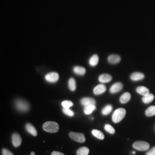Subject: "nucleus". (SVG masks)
I'll use <instances>...</instances> for the list:
<instances>
[{"instance_id":"nucleus-20","label":"nucleus","mask_w":155,"mask_h":155,"mask_svg":"<svg viewBox=\"0 0 155 155\" xmlns=\"http://www.w3.org/2000/svg\"><path fill=\"white\" fill-rule=\"evenodd\" d=\"M99 61V57L97 55H94L92 56L90 60H89V64L90 66L94 67L97 66Z\"/></svg>"},{"instance_id":"nucleus-2","label":"nucleus","mask_w":155,"mask_h":155,"mask_svg":"<svg viewBox=\"0 0 155 155\" xmlns=\"http://www.w3.org/2000/svg\"><path fill=\"white\" fill-rule=\"evenodd\" d=\"M127 111L124 108L117 109L112 115V121L114 123H118L121 122L126 115Z\"/></svg>"},{"instance_id":"nucleus-10","label":"nucleus","mask_w":155,"mask_h":155,"mask_svg":"<svg viewBox=\"0 0 155 155\" xmlns=\"http://www.w3.org/2000/svg\"><path fill=\"white\" fill-rule=\"evenodd\" d=\"M81 103L84 106H86L91 105H95L96 101L92 98L86 97V98H83L81 100Z\"/></svg>"},{"instance_id":"nucleus-22","label":"nucleus","mask_w":155,"mask_h":155,"mask_svg":"<svg viewBox=\"0 0 155 155\" xmlns=\"http://www.w3.org/2000/svg\"><path fill=\"white\" fill-rule=\"evenodd\" d=\"M89 149L87 147H83L79 148L77 150V155H88L89 153Z\"/></svg>"},{"instance_id":"nucleus-7","label":"nucleus","mask_w":155,"mask_h":155,"mask_svg":"<svg viewBox=\"0 0 155 155\" xmlns=\"http://www.w3.org/2000/svg\"><path fill=\"white\" fill-rule=\"evenodd\" d=\"M12 144L15 147H18L22 143V139L20 135L17 133H14L12 136Z\"/></svg>"},{"instance_id":"nucleus-16","label":"nucleus","mask_w":155,"mask_h":155,"mask_svg":"<svg viewBox=\"0 0 155 155\" xmlns=\"http://www.w3.org/2000/svg\"><path fill=\"white\" fill-rule=\"evenodd\" d=\"M136 91L140 95L143 96L150 94V90L147 87L145 86H139L136 89Z\"/></svg>"},{"instance_id":"nucleus-21","label":"nucleus","mask_w":155,"mask_h":155,"mask_svg":"<svg viewBox=\"0 0 155 155\" xmlns=\"http://www.w3.org/2000/svg\"><path fill=\"white\" fill-rule=\"evenodd\" d=\"M91 133L93 134V135L94 137H95L96 138L100 140H104L105 139V136L104 134V133L102 132H101L99 130H97V129H94L92 130Z\"/></svg>"},{"instance_id":"nucleus-14","label":"nucleus","mask_w":155,"mask_h":155,"mask_svg":"<svg viewBox=\"0 0 155 155\" xmlns=\"http://www.w3.org/2000/svg\"><path fill=\"white\" fill-rule=\"evenodd\" d=\"M131 99V95L129 93H125L122 94L120 98V101L122 104H125L128 102Z\"/></svg>"},{"instance_id":"nucleus-31","label":"nucleus","mask_w":155,"mask_h":155,"mask_svg":"<svg viewBox=\"0 0 155 155\" xmlns=\"http://www.w3.org/2000/svg\"><path fill=\"white\" fill-rule=\"evenodd\" d=\"M51 155H65L64 153L60 152H58V151H54L53 152H52Z\"/></svg>"},{"instance_id":"nucleus-24","label":"nucleus","mask_w":155,"mask_h":155,"mask_svg":"<svg viewBox=\"0 0 155 155\" xmlns=\"http://www.w3.org/2000/svg\"><path fill=\"white\" fill-rule=\"evenodd\" d=\"M113 110V106L111 105L105 106L102 110V114L104 116H107Z\"/></svg>"},{"instance_id":"nucleus-30","label":"nucleus","mask_w":155,"mask_h":155,"mask_svg":"<svg viewBox=\"0 0 155 155\" xmlns=\"http://www.w3.org/2000/svg\"><path fill=\"white\" fill-rule=\"evenodd\" d=\"M145 155H155V147L147 151Z\"/></svg>"},{"instance_id":"nucleus-26","label":"nucleus","mask_w":155,"mask_h":155,"mask_svg":"<svg viewBox=\"0 0 155 155\" xmlns=\"http://www.w3.org/2000/svg\"><path fill=\"white\" fill-rule=\"evenodd\" d=\"M104 128L106 131L108 133H110L111 134H113L115 133V129L109 124H106Z\"/></svg>"},{"instance_id":"nucleus-18","label":"nucleus","mask_w":155,"mask_h":155,"mask_svg":"<svg viewBox=\"0 0 155 155\" xmlns=\"http://www.w3.org/2000/svg\"><path fill=\"white\" fill-rule=\"evenodd\" d=\"M74 72L79 75H83L86 74V69L82 66H75L73 68Z\"/></svg>"},{"instance_id":"nucleus-11","label":"nucleus","mask_w":155,"mask_h":155,"mask_svg":"<svg viewBox=\"0 0 155 155\" xmlns=\"http://www.w3.org/2000/svg\"><path fill=\"white\" fill-rule=\"evenodd\" d=\"M25 129L28 133L31 134L33 136H36L38 135V131L36 129L31 123H27L25 125Z\"/></svg>"},{"instance_id":"nucleus-3","label":"nucleus","mask_w":155,"mask_h":155,"mask_svg":"<svg viewBox=\"0 0 155 155\" xmlns=\"http://www.w3.org/2000/svg\"><path fill=\"white\" fill-rule=\"evenodd\" d=\"M15 107L17 110L20 112H27L29 110V104L25 100L21 99H18L16 100L15 103Z\"/></svg>"},{"instance_id":"nucleus-13","label":"nucleus","mask_w":155,"mask_h":155,"mask_svg":"<svg viewBox=\"0 0 155 155\" xmlns=\"http://www.w3.org/2000/svg\"><path fill=\"white\" fill-rule=\"evenodd\" d=\"M145 78L144 74L141 72H134L130 75V79L133 81H137L143 79Z\"/></svg>"},{"instance_id":"nucleus-17","label":"nucleus","mask_w":155,"mask_h":155,"mask_svg":"<svg viewBox=\"0 0 155 155\" xmlns=\"http://www.w3.org/2000/svg\"><path fill=\"white\" fill-rule=\"evenodd\" d=\"M154 99H155V96L153 95V94L150 93L147 95L143 96V97L142 98V101L144 104H148L150 102H152L154 100Z\"/></svg>"},{"instance_id":"nucleus-33","label":"nucleus","mask_w":155,"mask_h":155,"mask_svg":"<svg viewBox=\"0 0 155 155\" xmlns=\"http://www.w3.org/2000/svg\"><path fill=\"white\" fill-rule=\"evenodd\" d=\"M132 154H133V155L136 154V152H132Z\"/></svg>"},{"instance_id":"nucleus-1","label":"nucleus","mask_w":155,"mask_h":155,"mask_svg":"<svg viewBox=\"0 0 155 155\" xmlns=\"http://www.w3.org/2000/svg\"><path fill=\"white\" fill-rule=\"evenodd\" d=\"M43 129L45 132L48 133H56L59 130V126L57 122L48 121L43 124Z\"/></svg>"},{"instance_id":"nucleus-8","label":"nucleus","mask_w":155,"mask_h":155,"mask_svg":"<svg viewBox=\"0 0 155 155\" xmlns=\"http://www.w3.org/2000/svg\"><path fill=\"white\" fill-rule=\"evenodd\" d=\"M123 88V84L121 82H117L113 84L111 86L110 89V92L112 94H115L119 91H120Z\"/></svg>"},{"instance_id":"nucleus-6","label":"nucleus","mask_w":155,"mask_h":155,"mask_svg":"<svg viewBox=\"0 0 155 155\" xmlns=\"http://www.w3.org/2000/svg\"><path fill=\"white\" fill-rule=\"evenodd\" d=\"M59 74L56 72H50L45 76V80L50 83H55L59 80Z\"/></svg>"},{"instance_id":"nucleus-29","label":"nucleus","mask_w":155,"mask_h":155,"mask_svg":"<svg viewBox=\"0 0 155 155\" xmlns=\"http://www.w3.org/2000/svg\"><path fill=\"white\" fill-rule=\"evenodd\" d=\"M2 155H14L11 150L5 148L2 149Z\"/></svg>"},{"instance_id":"nucleus-5","label":"nucleus","mask_w":155,"mask_h":155,"mask_svg":"<svg viewBox=\"0 0 155 155\" xmlns=\"http://www.w3.org/2000/svg\"><path fill=\"white\" fill-rule=\"evenodd\" d=\"M69 136L74 141H77L78 143H83L86 141L85 136L83 133H76V132H71L69 133Z\"/></svg>"},{"instance_id":"nucleus-28","label":"nucleus","mask_w":155,"mask_h":155,"mask_svg":"<svg viewBox=\"0 0 155 155\" xmlns=\"http://www.w3.org/2000/svg\"><path fill=\"white\" fill-rule=\"evenodd\" d=\"M63 112L68 116L72 117L74 116V113L73 111L70 109V108H63Z\"/></svg>"},{"instance_id":"nucleus-9","label":"nucleus","mask_w":155,"mask_h":155,"mask_svg":"<svg viewBox=\"0 0 155 155\" xmlns=\"http://www.w3.org/2000/svg\"><path fill=\"white\" fill-rule=\"evenodd\" d=\"M106 90L105 86L103 84H100L94 87L93 93L95 95H100L105 93Z\"/></svg>"},{"instance_id":"nucleus-25","label":"nucleus","mask_w":155,"mask_h":155,"mask_svg":"<svg viewBox=\"0 0 155 155\" xmlns=\"http://www.w3.org/2000/svg\"><path fill=\"white\" fill-rule=\"evenodd\" d=\"M68 87L70 90L72 91H74L77 89L76 82L74 78H70L68 81Z\"/></svg>"},{"instance_id":"nucleus-12","label":"nucleus","mask_w":155,"mask_h":155,"mask_svg":"<svg viewBox=\"0 0 155 155\" xmlns=\"http://www.w3.org/2000/svg\"><path fill=\"white\" fill-rule=\"evenodd\" d=\"M99 81L102 83H108L110 82L112 79V77L107 74H104L101 75L98 78Z\"/></svg>"},{"instance_id":"nucleus-19","label":"nucleus","mask_w":155,"mask_h":155,"mask_svg":"<svg viewBox=\"0 0 155 155\" xmlns=\"http://www.w3.org/2000/svg\"><path fill=\"white\" fill-rule=\"evenodd\" d=\"M96 109V106L95 105H91L86 106H84L83 111L84 113L86 115H89L90 114L92 113V112L93 111L95 110Z\"/></svg>"},{"instance_id":"nucleus-15","label":"nucleus","mask_w":155,"mask_h":155,"mask_svg":"<svg viewBox=\"0 0 155 155\" xmlns=\"http://www.w3.org/2000/svg\"><path fill=\"white\" fill-rule=\"evenodd\" d=\"M121 61V57L118 55H111L108 57V61L111 64L118 63Z\"/></svg>"},{"instance_id":"nucleus-27","label":"nucleus","mask_w":155,"mask_h":155,"mask_svg":"<svg viewBox=\"0 0 155 155\" xmlns=\"http://www.w3.org/2000/svg\"><path fill=\"white\" fill-rule=\"evenodd\" d=\"M73 103L70 101H64L61 102V106L63 108H70L73 106Z\"/></svg>"},{"instance_id":"nucleus-23","label":"nucleus","mask_w":155,"mask_h":155,"mask_svg":"<svg viewBox=\"0 0 155 155\" xmlns=\"http://www.w3.org/2000/svg\"><path fill=\"white\" fill-rule=\"evenodd\" d=\"M146 116L152 117L155 116V106L149 107L145 112Z\"/></svg>"},{"instance_id":"nucleus-32","label":"nucleus","mask_w":155,"mask_h":155,"mask_svg":"<svg viewBox=\"0 0 155 155\" xmlns=\"http://www.w3.org/2000/svg\"><path fill=\"white\" fill-rule=\"evenodd\" d=\"M35 155V152H31V155Z\"/></svg>"},{"instance_id":"nucleus-4","label":"nucleus","mask_w":155,"mask_h":155,"mask_svg":"<svg viewBox=\"0 0 155 155\" xmlns=\"http://www.w3.org/2000/svg\"><path fill=\"white\" fill-rule=\"evenodd\" d=\"M133 148L139 151H145L150 149V144L144 141H137L133 144Z\"/></svg>"}]
</instances>
